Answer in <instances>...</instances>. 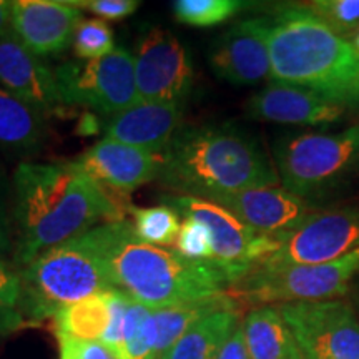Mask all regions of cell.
I'll use <instances>...</instances> for the list:
<instances>
[{
	"mask_svg": "<svg viewBox=\"0 0 359 359\" xmlns=\"http://www.w3.org/2000/svg\"><path fill=\"white\" fill-rule=\"evenodd\" d=\"M15 250L22 269L45 250L95 228L100 219L123 222L118 201L75 161L20 163L13 173Z\"/></svg>",
	"mask_w": 359,
	"mask_h": 359,
	"instance_id": "obj_1",
	"label": "cell"
},
{
	"mask_svg": "<svg viewBox=\"0 0 359 359\" xmlns=\"http://www.w3.org/2000/svg\"><path fill=\"white\" fill-rule=\"evenodd\" d=\"M158 182L183 196L217 200L276 187V167L251 135L228 125L180 128L163 154Z\"/></svg>",
	"mask_w": 359,
	"mask_h": 359,
	"instance_id": "obj_2",
	"label": "cell"
},
{
	"mask_svg": "<svg viewBox=\"0 0 359 359\" xmlns=\"http://www.w3.org/2000/svg\"><path fill=\"white\" fill-rule=\"evenodd\" d=\"M100 233L115 288L150 309L200 302L231 288L213 262H193L173 248L147 243L127 219L100 224Z\"/></svg>",
	"mask_w": 359,
	"mask_h": 359,
	"instance_id": "obj_3",
	"label": "cell"
},
{
	"mask_svg": "<svg viewBox=\"0 0 359 359\" xmlns=\"http://www.w3.org/2000/svg\"><path fill=\"white\" fill-rule=\"evenodd\" d=\"M273 82L313 90L359 111V55L308 7H286L269 22Z\"/></svg>",
	"mask_w": 359,
	"mask_h": 359,
	"instance_id": "obj_4",
	"label": "cell"
},
{
	"mask_svg": "<svg viewBox=\"0 0 359 359\" xmlns=\"http://www.w3.org/2000/svg\"><path fill=\"white\" fill-rule=\"evenodd\" d=\"M22 314L35 325L88 296L116 290L103 253L100 224L42 251L20 269Z\"/></svg>",
	"mask_w": 359,
	"mask_h": 359,
	"instance_id": "obj_5",
	"label": "cell"
},
{
	"mask_svg": "<svg viewBox=\"0 0 359 359\" xmlns=\"http://www.w3.org/2000/svg\"><path fill=\"white\" fill-rule=\"evenodd\" d=\"M275 163L288 191L306 201L323 195L359 167V125L339 132L285 135L275 145Z\"/></svg>",
	"mask_w": 359,
	"mask_h": 359,
	"instance_id": "obj_6",
	"label": "cell"
},
{
	"mask_svg": "<svg viewBox=\"0 0 359 359\" xmlns=\"http://www.w3.org/2000/svg\"><path fill=\"white\" fill-rule=\"evenodd\" d=\"M359 276V248L346 257L321 264L262 266L258 264L228 290L238 303L266 304L333 302L348 294Z\"/></svg>",
	"mask_w": 359,
	"mask_h": 359,
	"instance_id": "obj_7",
	"label": "cell"
},
{
	"mask_svg": "<svg viewBox=\"0 0 359 359\" xmlns=\"http://www.w3.org/2000/svg\"><path fill=\"white\" fill-rule=\"evenodd\" d=\"M53 72L64 105L111 116L140 102L133 53L122 47L97 60L65 62Z\"/></svg>",
	"mask_w": 359,
	"mask_h": 359,
	"instance_id": "obj_8",
	"label": "cell"
},
{
	"mask_svg": "<svg viewBox=\"0 0 359 359\" xmlns=\"http://www.w3.org/2000/svg\"><path fill=\"white\" fill-rule=\"evenodd\" d=\"M163 205L180 217L198 219L208 226L213 240V263L228 276L231 286L278 250V236L253 230L215 201L172 195L165 196Z\"/></svg>",
	"mask_w": 359,
	"mask_h": 359,
	"instance_id": "obj_9",
	"label": "cell"
},
{
	"mask_svg": "<svg viewBox=\"0 0 359 359\" xmlns=\"http://www.w3.org/2000/svg\"><path fill=\"white\" fill-rule=\"evenodd\" d=\"M359 248V208L313 212L278 236V250L262 266H302L339 259Z\"/></svg>",
	"mask_w": 359,
	"mask_h": 359,
	"instance_id": "obj_10",
	"label": "cell"
},
{
	"mask_svg": "<svg viewBox=\"0 0 359 359\" xmlns=\"http://www.w3.org/2000/svg\"><path fill=\"white\" fill-rule=\"evenodd\" d=\"M306 359H359V318L351 303L280 304Z\"/></svg>",
	"mask_w": 359,
	"mask_h": 359,
	"instance_id": "obj_11",
	"label": "cell"
},
{
	"mask_svg": "<svg viewBox=\"0 0 359 359\" xmlns=\"http://www.w3.org/2000/svg\"><path fill=\"white\" fill-rule=\"evenodd\" d=\"M140 102L185 103L193 88V67L183 43L170 32L151 29L133 53Z\"/></svg>",
	"mask_w": 359,
	"mask_h": 359,
	"instance_id": "obj_12",
	"label": "cell"
},
{
	"mask_svg": "<svg viewBox=\"0 0 359 359\" xmlns=\"http://www.w3.org/2000/svg\"><path fill=\"white\" fill-rule=\"evenodd\" d=\"M269 22L246 19L226 30L210 50L208 62L219 80L245 87L262 82L271 74Z\"/></svg>",
	"mask_w": 359,
	"mask_h": 359,
	"instance_id": "obj_13",
	"label": "cell"
},
{
	"mask_svg": "<svg viewBox=\"0 0 359 359\" xmlns=\"http://www.w3.org/2000/svg\"><path fill=\"white\" fill-rule=\"evenodd\" d=\"M82 20V11L67 0L12 2L13 35L37 57L65 52Z\"/></svg>",
	"mask_w": 359,
	"mask_h": 359,
	"instance_id": "obj_14",
	"label": "cell"
},
{
	"mask_svg": "<svg viewBox=\"0 0 359 359\" xmlns=\"http://www.w3.org/2000/svg\"><path fill=\"white\" fill-rule=\"evenodd\" d=\"M75 163L110 195H128L158 178L160 155L109 140L97 142Z\"/></svg>",
	"mask_w": 359,
	"mask_h": 359,
	"instance_id": "obj_15",
	"label": "cell"
},
{
	"mask_svg": "<svg viewBox=\"0 0 359 359\" xmlns=\"http://www.w3.org/2000/svg\"><path fill=\"white\" fill-rule=\"evenodd\" d=\"M348 109L298 85L271 82L250 98L246 114L255 120L281 125H334Z\"/></svg>",
	"mask_w": 359,
	"mask_h": 359,
	"instance_id": "obj_16",
	"label": "cell"
},
{
	"mask_svg": "<svg viewBox=\"0 0 359 359\" xmlns=\"http://www.w3.org/2000/svg\"><path fill=\"white\" fill-rule=\"evenodd\" d=\"M213 201L253 230L269 236H281L294 230L308 215L313 213L306 200L280 185L251 188L219 196Z\"/></svg>",
	"mask_w": 359,
	"mask_h": 359,
	"instance_id": "obj_17",
	"label": "cell"
},
{
	"mask_svg": "<svg viewBox=\"0 0 359 359\" xmlns=\"http://www.w3.org/2000/svg\"><path fill=\"white\" fill-rule=\"evenodd\" d=\"M0 87L45 115L64 105L55 72L15 35L0 39Z\"/></svg>",
	"mask_w": 359,
	"mask_h": 359,
	"instance_id": "obj_18",
	"label": "cell"
},
{
	"mask_svg": "<svg viewBox=\"0 0 359 359\" xmlns=\"http://www.w3.org/2000/svg\"><path fill=\"white\" fill-rule=\"evenodd\" d=\"M182 103L138 102L130 109L109 116L103 127V138L161 155L175 133L182 128Z\"/></svg>",
	"mask_w": 359,
	"mask_h": 359,
	"instance_id": "obj_19",
	"label": "cell"
},
{
	"mask_svg": "<svg viewBox=\"0 0 359 359\" xmlns=\"http://www.w3.org/2000/svg\"><path fill=\"white\" fill-rule=\"evenodd\" d=\"M241 325L250 359H306L275 304L250 309Z\"/></svg>",
	"mask_w": 359,
	"mask_h": 359,
	"instance_id": "obj_20",
	"label": "cell"
},
{
	"mask_svg": "<svg viewBox=\"0 0 359 359\" xmlns=\"http://www.w3.org/2000/svg\"><path fill=\"white\" fill-rule=\"evenodd\" d=\"M240 303L217 309L193 323L163 359H217L233 330L240 325Z\"/></svg>",
	"mask_w": 359,
	"mask_h": 359,
	"instance_id": "obj_21",
	"label": "cell"
},
{
	"mask_svg": "<svg viewBox=\"0 0 359 359\" xmlns=\"http://www.w3.org/2000/svg\"><path fill=\"white\" fill-rule=\"evenodd\" d=\"M45 137V114L0 87V148L30 154L42 147Z\"/></svg>",
	"mask_w": 359,
	"mask_h": 359,
	"instance_id": "obj_22",
	"label": "cell"
},
{
	"mask_svg": "<svg viewBox=\"0 0 359 359\" xmlns=\"http://www.w3.org/2000/svg\"><path fill=\"white\" fill-rule=\"evenodd\" d=\"M55 334L79 339H103L111 325L110 291L62 308L53 316Z\"/></svg>",
	"mask_w": 359,
	"mask_h": 359,
	"instance_id": "obj_23",
	"label": "cell"
},
{
	"mask_svg": "<svg viewBox=\"0 0 359 359\" xmlns=\"http://www.w3.org/2000/svg\"><path fill=\"white\" fill-rule=\"evenodd\" d=\"M133 215V230L140 240L155 246H175L180 228V215L167 205L150 208H130Z\"/></svg>",
	"mask_w": 359,
	"mask_h": 359,
	"instance_id": "obj_24",
	"label": "cell"
},
{
	"mask_svg": "<svg viewBox=\"0 0 359 359\" xmlns=\"http://www.w3.org/2000/svg\"><path fill=\"white\" fill-rule=\"evenodd\" d=\"M243 2L238 0H177L173 2L175 19L191 27H213L235 17Z\"/></svg>",
	"mask_w": 359,
	"mask_h": 359,
	"instance_id": "obj_25",
	"label": "cell"
},
{
	"mask_svg": "<svg viewBox=\"0 0 359 359\" xmlns=\"http://www.w3.org/2000/svg\"><path fill=\"white\" fill-rule=\"evenodd\" d=\"M20 302V269L12 262H0V336L15 333L27 325Z\"/></svg>",
	"mask_w": 359,
	"mask_h": 359,
	"instance_id": "obj_26",
	"label": "cell"
},
{
	"mask_svg": "<svg viewBox=\"0 0 359 359\" xmlns=\"http://www.w3.org/2000/svg\"><path fill=\"white\" fill-rule=\"evenodd\" d=\"M74 55L79 60H97L115 50L114 30L102 19H83L74 35Z\"/></svg>",
	"mask_w": 359,
	"mask_h": 359,
	"instance_id": "obj_27",
	"label": "cell"
},
{
	"mask_svg": "<svg viewBox=\"0 0 359 359\" xmlns=\"http://www.w3.org/2000/svg\"><path fill=\"white\" fill-rule=\"evenodd\" d=\"M306 7L349 42L359 32V0H314Z\"/></svg>",
	"mask_w": 359,
	"mask_h": 359,
	"instance_id": "obj_28",
	"label": "cell"
},
{
	"mask_svg": "<svg viewBox=\"0 0 359 359\" xmlns=\"http://www.w3.org/2000/svg\"><path fill=\"white\" fill-rule=\"evenodd\" d=\"M173 250L193 262H213L212 233L198 219L185 218Z\"/></svg>",
	"mask_w": 359,
	"mask_h": 359,
	"instance_id": "obj_29",
	"label": "cell"
},
{
	"mask_svg": "<svg viewBox=\"0 0 359 359\" xmlns=\"http://www.w3.org/2000/svg\"><path fill=\"white\" fill-rule=\"evenodd\" d=\"M58 359H130L122 348L100 339H79L57 336Z\"/></svg>",
	"mask_w": 359,
	"mask_h": 359,
	"instance_id": "obj_30",
	"label": "cell"
},
{
	"mask_svg": "<svg viewBox=\"0 0 359 359\" xmlns=\"http://www.w3.org/2000/svg\"><path fill=\"white\" fill-rule=\"evenodd\" d=\"M15 250V223H13V187L0 172V262H11Z\"/></svg>",
	"mask_w": 359,
	"mask_h": 359,
	"instance_id": "obj_31",
	"label": "cell"
},
{
	"mask_svg": "<svg viewBox=\"0 0 359 359\" xmlns=\"http://www.w3.org/2000/svg\"><path fill=\"white\" fill-rule=\"evenodd\" d=\"M72 7L95 13L103 20H122L140 7L138 0H67Z\"/></svg>",
	"mask_w": 359,
	"mask_h": 359,
	"instance_id": "obj_32",
	"label": "cell"
},
{
	"mask_svg": "<svg viewBox=\"0 0 359 359\" xmlns=\"http://www.w3.org/2000/svg\"><path fill=\"white\" fill-rule=\"evenodd\" d=\"M217 359H250L241 321L240 325L233 330V333L230 334V338L226 339V343H224V346L222 348V351H219Z\"/></svg>",
	"mask_w": 359,
	"mask_h": 359,
	"instance_id": "obj_33",
	"label": "cell"
},
{
	"mask_svg": "<svg viewBox=\"0 0 359 359\" xmlns=\"http://www.w3.org/2000/svg\"><path fill=\"white\" fill-rule=\"evenodd\" d=\"M13 35L12 29V2L0 0V39Z\"/></svg>",
	"mask_w": 359,
	"mask_h": 359,
	"instance_id": "obj_34",
	"label": "cell"
},
{
	"mask_svg": "<svg viewBox=\"0 0 359 359\" xmlns=\"http://www.w3.org/2000/svg\"><path fill=\"white\" fill-rule=\"evenodd\" d=\"M349 293H351V299H353L351 306L354 308V311L359 314V276L356 278V280H354L353 286H351V291H349Z\"/></svg>",
	"mask_w": 359,
	"mask_h": 359,
	"instance_id": "obj_35",
	"label": "cell"
},
{
	"mask_svg": "<svg viewBox=\"0 0 359 359\" xmlns=\"http://www.w3.org/2000/svg\"><path fill=\"white\" fill-rule=\"evenodd\" d=\"M351 45H353L354 50H356V53L359 55V32L351 39Z\"/></svg>",
	"mask_w": 359,
	"mask_h": 359,
	"instance_id": "obj_36",
	"label": "cell"
}]
</instances>
